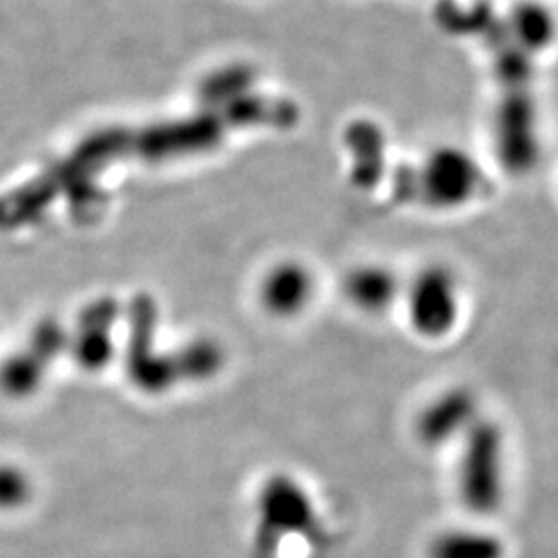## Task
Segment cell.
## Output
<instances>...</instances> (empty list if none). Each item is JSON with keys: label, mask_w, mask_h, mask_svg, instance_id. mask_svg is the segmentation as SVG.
<instances>
[{"label": "cell", "mask_w": 558, "mask_h": 558, "mask_svg": "<svg viewBox=\"0 0 558 558\" xmlns=\"http://www.w3.org/2000/svg\"><path fill=\"white\" fill-rule=\"evenodd\" d=\"M428 558H505V544L490 532L453 527L433 538Z\"/></svg>", "instance_id": "obj_11"}, {"label": "cell", "mask_w": 558, "mask_h": 558, "mask_svg": "<svg viewBox=\"0 0 558 558\" xmlns=\"http://www.w3.org/2000/svg\"><path fill=\"white\" fill-rule=\"evenodd\" d=\"M317 294V279L308 265L283 260L260 281V304L278 319H296L308 311Z\"/></svg>", "instance_id": "obj_8"}, {"label": "cell", "mask_w": 558, "mask_h": 558, "mask_svg": "<svg viewBox=\"0 0 558 558\" xmlns=\"http://www.w3.org/2000/svg\"><path fill=\"white\" fill-rule=\"evenodd\" d=\"M418 207L430 211H459L486 193L478 160L458 145H439L416 163Z\"/></svg>", "instance_id": "obj_3"}, {"label": "cell", "mask_w": 558, "mask_h": 558, "mask_svg": "<svg viewBox=\"0 0 558 558\" xmlns=\"http://www.w3.org/2000/svg\"><path fill=\"white\" fill-rule=\"evenodd\" d=\"M259 550L274 558L288 539L311 542L319 536V515L311 493L292 476H274L260 488Z\"/></svg>", "instance_id": "obj_4"}, {"label": "cell", "mask_w": 558, "mask_h": 558, "mask_svg": "<svg viewBox=\"0 0 558 558\" xmlns=\"http://www.w3.org/2000/svg\"><path fill=\"white\" fill-rule=\"evenodd\" d=\"M461 279L447 263H428L403 283L401 300L414 333L428 341L451 336L461 317Z\"/></svg>", "instance_id": "obj_2"}, {"label": "cell", "mask_w": 558, "mask_h": 558, "mask_svg": "<svg viewBox=\"0 0 558 558\" xmlns=\"http://www.w3.org/2000/svg\"><path fill=\"white\" fill-rule=\"evenodd\" d=\"M478 393L472 387L456 385L428 399L414 420V435L426 449L458 445L482 418Z\"/></svg>", "instance_id": "obj_6"}, {"label": "cell", "mask_w": 558, "mask_h": 558, "mask_svg": "<svg viewBox=\"0 0 558 558\" xmlns=\"http://www.w3.org/2000/svg\"><path fill=\"white\" fill-rule=\"evenodd\" d=\"M348 179L360 193H371L389 177L387 135L373 119H354L343 131Z\"/></svg>", "instance_id": "obj_7"}, {"label": "cell", "mask_w": 558, "mask_h": 558, "mask_svg": "<svg viewBox=\"0 0 558 558\" xmlns=\"http://www.w3.org/2000/svg\"><path fill=\"white\" fill-rule=\"evenodd\" d=\"M343 296L362 315L379 317L391 311L403 294L398 271L385 263L366 260L354 265L341 281Z\"/></svg>", "instance_id": "obj_9"}, {"label": "cell", "mask_w": 558, "mask_h": 558, "mask_svg": "<svg viewBox=\"0 0 558 558\" xmlns=\"http://www.w3.org/2000/svg\"><path fill=\"white\" fill-rule=\"evenodd\" d=\"M389 195L396 205L416 207L418 205V174L416 163H398L389 170Z\"/></svg>", "instance_id": "obj_14"}, {"label": "cell", "mask_w": 558, "mask_h": 558, "mask_svg": "<svg viewBox=\"0 0 558 558\" xmlns=\"http://www.w3.org/2000/svg\"><path fill=\"white\" fill-rule=\"evenodd\" d=\"M32 497V484L17 468H0V509H17Z\"/></svg>", "instance_id": "obj_15"}, {"label": "cell", "mask_w": 558, "mask_h": 558, "mask_svg": "<svg viewBox=\"0 0 558 558\" xmlns=\"http://www.w3.org/2000/svg\"><path fill=\"white\" fill-rule=\"evenodd\" d=\"M511 41L530 57L544 52L557 40V15L538 0L518 2L505 20Z\"/></svg>", "instance_id": "obj_10"}, {"label": "cell", "mask_w": 558, "mask_h": 558, "mask_svg": "<svg viewBox=\"0 0 558 558\" xmlns=\"http://www.w3.org/2000/svg\"><path fill=\"white\" fill-rule=\"evenodd\" d=\"M458 493L463 507L480 515H495L507 488V439L497 420L482 416L459 440Z\"/></svg>", "instance_id": "obj_1"}, {"label": "cell", "mask_w": 558, "mask_h": 558, "mask_svg": "<svg viewBox=\"0 0 558 558\" xmlns=\"http://www.w3.org/2000/svg\"><path fill=\"white\" fill-rule=\"evenodd\" d=\"M495 73L500 89H525L534 80V59L518 48L513 41L495 50Z\"/></svg>", "instance_id": "obj_13"}, {"label": "cell", "mask_w": 558, "mask_h": 558, "mask_svg": "<svg viewBox=\"0 0 558 558\" xmlns=\"http://www.w3.org/2000/svg\"><path fill=\"white\" fill-rule=\"evenodd\" d=\"M493 135L497 160L507 174L523 179L536 170L542 149L538 108L532 87L500 89Z\"/></svg>", "instance_id": "obj_5"}, {"label": "cell", "mask_w": 558, "mask_h": 558, "mask_svg": "<svg viewBox=\"0 0 558 558\" xmlns=\"http://www.w3.org/2000/svg\"><path fill=\"white\" fill-rule=\"evenodd\" d=\"M112 323V306L106 304L96 306L94 313H89V320L85 323V331L77 339V354L80 360L89 366L98 368L106 360L110 359V336L106 327Z\"/></svg>", "instance_id": "obj_12"}]
</instances>
